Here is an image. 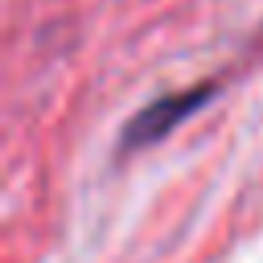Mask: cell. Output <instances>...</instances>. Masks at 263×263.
Returning <instances> with one entry per match:
<instances>
[{
  "mask_svg": "<svg viewBox=\"0 0 263 263\" xmlns=\"http://www.w3.org/2000/svg\"><path fill=\"white\" fill-rule=\"evenodd\" d=\"M205 99V90H185V95H173V99H160V103H152L132 127H127V144H148V140H156V136H164L177 119H185L197 103Z\"/></svg>",
  "mask_w": 263,
  "mask_h": 263,
  "instance_id": "6da1fadb",
  "label": "cell"
}]
</instances>
